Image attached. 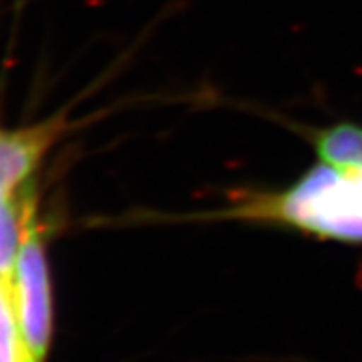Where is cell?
<instances>
[{
	"instance_id": "obj_1",
	"label": "cell",
	"mask_w": 362,
	"mask_h": 362,
	"mask_svg": "<svg viewBox=\"0 0 362 362\" xmlns=\"http://www.w3.org/2000/svg\"><path fill=\"white\" fill-rule=\"evenodd\" d=\"M216 216L362 244V165L340 167L320 161L285 191L248 192Z\"/></svg>"
},
{
	"instance_id": "obj_2",
	"label": "cell",
	"mask_w": 362,
	"mask_h": 362,
	"mask_svg": "<svg viewBox=\"0 0 362 362\" xmlns=\"http://www.w3.org/2000/svg\"><path fill=\"white\" fill-rule=\"evenodd\" d=\"M11 292L26 344L35 361L43 362L52 337V294L43 229L37 222V205L30 211L24 224L21 250L11 276Z\"/></svg>"
},
{
	"instance_id": "obj_3",
	"label": "cell",
	"mask_w": 362,
	"mask_h": 362,
	"mask_svg": "<svg viewBox=\"0 0 362 362\" xmlns=\"http://www.w3.org/2000/svg\"><path fill=\"white\" fill-rule=\"evenodd\" d=\"M67 128L65 115H56L30 128L0 129V187L21 189L26 185Z\"/></svg>"
},
{
	"instance_id": "obj_4",
	"label": "cell",
	"mask_w": 362,
	"mask_h": 362,
	"mask_svg": "<svg viewBox=\"0 0 362 362\" xmlns=\"http://www.w3.org/2000/svg\"><path fill=\"white\" fill-rule=\"evenodd\" d=\"M37 205L32 183L21 189L0 187V281L11 283L30 211Z\"/></svg>"
},
{
	"instance_id": "obj_5",
	"label": "cell",
	"mask_w": 362,
	"mask_h": 362,
	"mask_svg": "<svg viewBox=\"0 0 362 362\" xmlns=\"http://www.w3.org/2000/svg\"><path fill=\"white\" fill-rule=\"evenodd\" d=\"M315 148L320 161L340 167L362 165V126L344 122L322 129L315 137Z\"/></svg>"
},
{
	"instance_id": "obj_6",
	"label": "cell",
	"mask_w": 362,
	"mask_h": 362,
	"mask_svg": "<svg viewBox=\"0 0 362 362\" xmlns=\"http://www.w3.org/2000/svg\"><path fill=\"white\" fill-rule=\"evenodd\" d=\"M0 362H37L30 351L13 303L11 283L0 281Z\"/></svg>"
},
{
	"instance_id": "obj_7",
	"label": "cell",
	"mask_w": 362,
	"mask_h": 362,
	"mask_svg": "<svg viewBox=\"0 0 362 362\" xmlns=\"http://www.w3.org/2000/svg\"><path fill=\"white\" fill-rule=\"evenodd\" d=\"M19 2H23V0H19Z\"/></svg>"
}]
</instances>
